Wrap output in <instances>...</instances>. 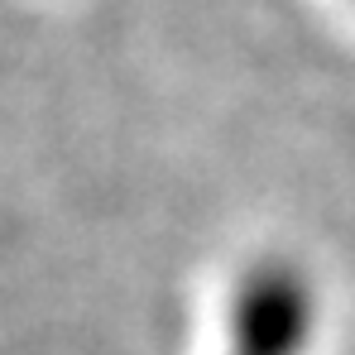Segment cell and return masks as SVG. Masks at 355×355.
Returning <instances> with one entry per match:
<instances>
[{
  "instance_id": "6da1fadb",
  "label": "cell",
  "mask_w": 355,
  "mask_h": 355,
  "mask_svg": "<svg viewBox=\"0 0 355 355\" xmlns=\"http://www.w3.org/2000/svg\"><path fill=\"white\" fill-rule=\"evenodd\" d=\"M312 327V293L293 269H259L240 297V355H297Z\"/></svg>"
}]
</instances>
